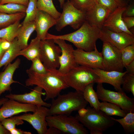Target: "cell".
I'll use <instances>...</instances> for the list:
<instances>
[{
	"label": "cell",
	"instance_id": "1",
	"mask_svg": "<svg viewBox=\"0 0 134 134\" xmlns=\"http://www.w3.org/2000/svg\"><path fill=\"white\" fill-rule=\"evenodd\" d=\"M28 76L25 83L27 86L36 85L41 88L45 93V100L53 99L61 91L69 87L58 73L57 69L50 70L45 74H39L29 69L26 70Z\"/></svg>",
	"mask_w": 134,
	"mask_h": 134
},
{
	"label": "cell",
	"instance_id": "2",
	"mask_svg": "<svg viewBox=\"0 0 134 134\" xmlns=\"http://www.w3.org/2000/svg\"><path fill=\"white\" fill-rule=\"evenodd\" d=\"M100 29L90 25L86 21L75 31L65 34L56 35L48 33L45 39H59L72 43L77 48L90 51L94 49L99 39Z\"/></svg>",
	"mask_w": 134,
	"mask_h": 134
},
{
	"label": "cell",
	"instance_id": "3",
	"mask_svg": "<svg viewBox=\"0 0 134 134\" xmlns=\"http://www.w3.org/2000/svg\"><path fill=\"white\" fill-rule=\"evenodd\" d=\"M75 116L78 121L89 130L91 134H102L113 126L115 121L100 110L87 106L78 111Z\"/></svg>",
	"mask_w": 134,
	"mask_h": 134
},
{
	"label": "cell",
	"instance_id": "4",
	"mask_svg": "<svg viewBox=\"0 0 134 134\" xmlns=\"http://www.w3.org/2000/svg\"><path fill=\"white\" fill-rule=\"evenodd\" d=\"M52 99L48 116L69 115L73 111L85 108L88 103L84 99L82 92L75 91L60 94Z\"/></svg>",
	"mask_w": 134,
	"mask_h": 134
},
{
	"label": "cell",
	"instance_id": "5",
	"mask_svg": "<svg viewBox=\"0 0 134 134\" xmlns=\"http://www.w3.org/2000/svg\"><path fill=\"white\" fill-rule=\"evenodd\" d=\"M59 74L69 87L82 92L87 85L97 83L99 79L93 69L79 65L65 74Z\"/></svg>",
	"mask_w": 134,
	"mask_h": 134
},
{
	"label": "cell",
	"instance_id": "6",
	"mask_svg": "<svg viewBox=\"0 0 134 134\" xmlns=\"http://www.w3.org/2000/svg\"><path fill=\"white\" fill-rule=\"evenodd\" d=\"M62 8V12L55 25L57 31L68 26L77 30L86 21L85 12L75 7L69 0L65 2Z\"/></svg>",
	"mask_w": 134,
	"mask_h": 134
},
{
	"label": "cell",
	"instance_id": "7",
	"mask_svg": "<svg viewBox=\"0 0 134 134\" xmlns=\"http://www.w3.org/2000/svg\"><path fill=\"white\" fill-rule=\"evenodd\" d=\"M48 127H53L61 132L68 134H87L88 132L76 116L59 114L47 116Z\"/></svg>",
	"mask_w": 134,
	"mask_h": 134
},
{
	"label": "cell",
	"instance_id": "8",
	"mask_svg": "<svg viewBox=\"0 0 134 134\" xmlns=\"http://www.w3.org/2000/svg\"><path fill=\"white\" fill-rule=\"evenodd\" d=\"M99 100L114 104L127 113L134 112V98L128 97L124 92H116L105 89L102 83H98L96 92Z\"/></svg>",
	"mask_w": 134,
	"mask_h": 134
},
{
	"label": "cell",
	"instance_id": "9",
	"mask_svg": "<svg viewBox=\"0 0 134 134\" xmlns=\"http://www.w3.org/2000/svg\"><path fill=\"white\" fill-rule=\"evenodd\" d=\"M39 57L46 68L52 70L59 67V57L61 54L60 47L52 39L40 40Z\"/></svg>",
	"mask_w": 134,
	"mask_h": 134
},
{
	"label": "cell",
	"instance_id": "10",
	"mask_svg": "<svg viewBox=\"0 0 134 134\" xmlns=\"http://www.w3.org/2000/svg\"><path fill=\"white\" fill-rule=\"evenodd\" d=\"M101 53L103 57L102 69L123 72L124 67L120 50L108 42H103Z\"/></svg>",
	"mask_w": 134,
	"mask_h": 134
},
{
	"label": "cell",
	"instance_id": "11",
	"mask_svg": "<svg viewBox=\"0 0 134 134\" xmlns=\"http://www.w3.org/2000/svg\"><path fill=\"white\" fill-rule=\"evenodd\" d=\"M33 114L27 113L17 116L20 119L29 123L38 134H46L48 128L46 117L48 116L49 108L46 107L37 106Z\"/></svg>",
	"mask_w": 134,
	"mask_h": 134
},
{
	"label": "cell",
	"instance_id": "12",
	"mask_svg": "<svg viewBox=\"0 0 134 134\" xmlns=\"http://www.w3.org/2000/svg\"><path fill=\"white\" fill-rule=\"evenodd\" d=\"M53 39L61 50L59 59L60 66L57 69L58 72L61 74H65L78 65L75 59L74 49L71 44L67 43L64 40L59 39Z\"/></svg>",
	"mask_w": 134,
	"mask_h": 134
},
{
	"label": "cell",
	"instance_id": "13",
	"mask_svg": "<svg viewBox=\"0 0 134 134\" xmlns=\"http://www.w3.org/2000/svg\"><path fill=\"white\" fill-rule=\"evenodd\" d=\"M99 39L103 42L110 43L120 50L134 44V35L124 32H114L103 27L100 30Z\"/></svg>",
	"mask_w": 134,
	"mask_h": 134
},
{
	"label": "cell",
	"instance_id": "14",
	"mask_svg": "<svg viewBox=\"0 0 134 134\" xmlns=\"http://www.w3.org/2000/svg\"><path fill=\"white\" fill-rule=\"evenodd\" d=\"M74 54L75 62L78 65L93 69H102V53L99 51L96 46L94 50L90 51L77 48L74 49Z\"/></svg>",
	"mask_w": 134,
	"mask_h": 134
},
{
	"label": "cell",
	"instance_id": "15",
	"mask_svg": "<svg viewBox=\"0 0 134 134\" xmlns=\"http://www.w3.org/2000/svg\"><path fill=\"white\" fill-rule=\"evenodd\" d=\"M0 108V121L21 113L34 112L36 106L33 104L19 102L8 99Z\"/></svg>",
	"mask_w": 134,
	"mask_h": 134
},
{
	"label": "cell",
	"instance_id": "16",
	"mask_svg": "<svg viewBox=\"0 0 134 134\" xmlns=\"http://www.w3.org/2000/svg\"><path fill=\"white\" fill-rule=\"evenodd\" d=\"M43 90L41 88L36 86L30 93L21 94L10 93L5 95V97L21 103L50 107L51 103L44 101L42 98V95H45V92H43Z\"/></svg>",
	"mask_w": 134,
	"mask_h": 134
},
{
	"label": "cell",
	"instance_id": "17",
	"mask_svg": "<svg viewBox=\"0 0 134 134\" xmlns=\"http://www.w3.org/2000/svg\"><path fill=\"white\" fill-rule=\"evenodd\" d=\"M57 20L48 13L38 10L34 20L36 37L40 40L45 39L48 30L55 26Z\"/></svg>",
	"mask_w": 134,
	"mask_h": 134
},
{
	"label": "cell",
	"instance_id": "18",
	"mask_svg": "<svg viewBox=\"0 0 134 134\" xmlns=\"http://www.w3.org/2000/svg\"><path fill=\"white\" fill-rule=\"evenodd\" d=\"M126 7H118L110 13L105 21L103 27L114 32H124L134 35L127 28L122 19V14Z\"/></svg>",
	"mask_w": 134,
	"mask_h": 134
},
{
	"label": "cell",
	"instance_id": "19",
	"mask_svg": "<svg viewBox=\"0 0 134 134\" xmlns=\"http://www.w3.org/2000/svg\"><path fill=\"white\" fill-rule=\"evenodd\" d=\"M98 76L99 79L97 83L109 84L117 91L124 92L121 87L122 78L127 72L126 71L121 72L116 71H106L99 68L93 69Z\"/></svg>",
	"mask_w": 134,
	"mask_h": 134
},
{
	"label": "cell",
	"instance_id": "20",
	"mask_svg": "<svg viewBox=\"0 0 134 134\" xmlns=\"http://www.w3.org/2000/svg\"><path fill=\"white\" fill-rule=\"evenodd\" d=\"M85 13L86 21L91 25L100 30L111 13L105 8L96 2L94 6Z\"/></svg>",
	"mask_w": 134,
	"mask_h": 134
},
{
	"label": "cell",
	"instance_id": "21",
	"mask_svg": "<svg viewBox=\"0 0 134 134\" xmlns=\"http://www.w3.org/2000/svg\"><path fill=\"white\" fill-rule=\"evenodd\" d=\"M21 63L18 58L13 63H10L6 67L4 71L0 72V97L6 91H11V85L13 83H20L13 79L14 74L18 68Z\"/></svg>",
	"mask_w": 134,
	"mask_h": 134
},
{
	"label": "cell",
	"instance_id": "22",
	"mask_svg": "<svg viewBox=\"0 0 134 134\" xmlns=\"http://www.w3.org/2000/svg\"><path fill=\"white\" fill-rule=\"evenodd\" d=\"M35 29L34 21L22 24L19 30L17 37L21 50L25 48L28 46L29 38Z\"/></svg>",
	"mask_w": 134,
	"mask_h": 134
},
{
	"label": "cell",
	"instance_id": "23",
	"mask_svg": "<svg viewBox=\"0 0 134 134\" xmlns=\"http://www.w3.org/2000/svg\"><path fill=\"white\" fill-rule=\"evenodd\" d=\"M40 41L36 36L32 39L30 44L26 48L20 51L18 56H22L31 61L36 58L39 57Z\"/></svg>",
	"mask_w": 134,
	"mask_h": 134
},
{
	"label": "cell",
	"instance_id": "24",
	"mask_svg": "<svg viewBox=\"0 0 134 134\" xmlns=\"http://www.w3.org/2000/svg\"><path fill=\"white\" fill-rule=\"evenodd\" d=\"M21 50L17 37L11 42L9 48L5 52L0 61V68L3 66L6 67L17 57Z\"/></svg>",
	"mask_w": 134,
	"mask_h": 134
},
{
	"label": "cell",
	"instance_id": "25",
	"mask_svg": "<svg viewBox=\"0 0 134 134\" xmlns=\"http://www.w3.org/2000/svg\"><path fill=\"white\" fill-rule=\"evenodd\" d=\"M22 24L17 21L0 30V39L12 42L17 37L19 30Z\"/></svg>",
	"mask_w": 134,
	"mask_h": 134
},
{
	"label": "cell",
	"instance_id": "26",
	"mask_svg": "<svg viewBox=\"0 0 134 134\" xmlns=\"http://www.w3.org/2000/svg\"><path fill=\"white\" fill-rule=\"evenodd\" d=\"M94 83H90L87 85L83 92L84 98L89 103L91 107L97 110H100V102L99 100L96 92L94 90L93 86Z\"/></svg>",
	"mask_w": 134,
	"mask_h": 134
},
{
	"label": "cell",
	"instance_id": "27",
	"mask_svg": "<svg viewBox=\"0 0 134 134\" xmlns=\"http://www.w3.org/2000/svg\"><path fill=\"white\" fill-rule=\"evenodd\" d=\"M99 109L110 116H116L123 117L127 113L118 106L106 101H102L100 102Z\"/></svg>",
	"mask_w": 134,
	"mask_h": 134
},
{
	"label": "cell",
	"instance_id": "28",
	"mask_svg": "<svg viewBox=\"0 0 134 134\" xmlns=\"http://www.w3.org/2000/svg\"><path fill=\"white\" fill-rule=\"evenodd\" d=\"M37 6L38 10L48 13L56 19L61 15V13L56 8L53 0H37Z\"/></svg>",
	"mask_w": 134,
	"mask_h": 134
},
{
	"label": "cell",
	"instance_id": "29",
	"mask_svg": "<svg viewBox=\"0 0 134 134\" xmlns=\"http://www.w3.org/2000/svg\"><path fill=\"white\" fill-rule=\"evenodd\" d=\"M26 13L19 12L9 14L0 12V28H3L25 18Z\"/></svg>",
	"mask_w": 134,
	"mask_h": 134
},
{
	"label": "cell",
	"instance_id": "30",
	"mask_svg": "<svg viewBox=\"0 0 134 134\" xmlns=\"http://www.w3.org/2000/svg\"><path fill=\"white\" fill-rule=\"evenodd\" d=\"M115 121L119 123L123 128L126 134H129L134 132V112L127 113L123 118L116 119L111 117Z\"/></svg>",
	"mask_w": 134,
	"mask_h": 134
},
{
	"label": "cell",
	"instance_id": "31",
	"mask_svg": "<svg viewBox=\"0 0 134 134\" xmlns=\"http://www.w3.org/2000/svg\"><path fill=\"white\" fill-rule=\"evenodd\" d=\"M27 6L21 4L8 3L0 4V12L11 14L19 12H26Z\"/></svg>",
	"mask_w": 134,
	"mask_h": 134
},
{
	"label": "cell",
	"instance_id": "32",
	"mask_svg": "<svg viewBox=\"0 0 134 134\" xmlns=\"http://www.w3.org/2000/svg\"><path fill=\"white\" fill-rule=\"evenodd\" d=\"M37 0H29L26 11L24 19L22 24L34 21L38 9L37 6Z\"/></svg>",
	"mask_w": 134,
	"mask_h": 134
},
{
	"label": "cell",
	"instance_id": "33",
	"mask_svg": "<svg viewBox=\"0 0 134 134\" xmlns=\"http://www.w3.org/2000/svg\"><path fill=\"white\" fill-rule=\"evenodd\" d=\"M124 67L134 60V44L128 46L120 50Z\"/></svg>",
	"mask_w": 134,
	"mask_h": 134
},
{
	"label": "cell",
	"instance_id": "34",
	"mask_svg": "<svg viewBox=\"0 0 134 134\" xmlns=\"http://www.w3.org/2000/svg\"><path fill=\"white\" fill-rule=\"evenodd\" d=\"M121 85L123 91L131 92L134 96V74L127 72L125 74L122 78Z\"/></svg>",
	"mask_w": 134,
	"mask_h": 134
},
{
	"label": "cell",
	"instance_id": "35",
	"mask_svg": "<svg viewBox=\"0 0 134 134\" xmlns=\"http://www.w3.org/2000/svg\"><path fill=\"white\" fill-rule=\"evenodd\" d=\"M77 9L86 12L96 3L95 0H67Z\"/></svg>",
	"mask_w": 134,
	"mask_h": 134
},
{
	"label": "cell",
	"instance_id": "36",
	"mask_svg": "<svg viewBox=\"0 0 134 134\" xmlns=\"http://www.w3.org/2000/svg\"><path fill=\"white\" fill-rule=\"evenodd\" d=\"M1 122L5 128L9 132L16 127V126L22 125L24 121L18 118L17 116H12L5 119Z\"/></svg>",
	"mask_w": 134,
	"mask_h": 134
},
{
	"label": "cell",
	"instance_id": "37",
	"mask_svg": "<svg viewBox=\"0 0 134 134\" xmlns=\"http://www.w3.org/2000/svg\"><path fill=\"white\" fill-rule=\"evenodd\" d=\"M30 70L36 73L39 74H45L49 72L50 70L47 69L43 65L40 59L38 57L33 60Z\"/></svg>",
	"mask_w": 134,
	"mask_h": 134
},
{
	"label": "cell",
	"instance_id": "38",
	"mask_svg": "<svg viewBox=\"0 0 134 134\" xmlns=\"http://www.w3.org/2000/svg\"><path fill=\"white\" fill-rule=\"evenodd\" d=\"M95 1L96 3L105 8L110 13L118 7L113 0H95Z\"/></svg>",
	"mask_w": 134,
	"mask_h": 134
},
{
	"label": "cell",
	"instance_id": "39",
	"mask_svg": "<svg viewBox=\"0 0 134 134\" xmlns=\"http://www.w3.org/2000/svg\"><path fill=\"white\" fill-rule=\"evenodd\" d=\"M29 0H1L0 4L13 3L21 4L27 6Z\"/></svg>",
	"mask_w": 134,
	"mask_h": 134
},
{
	"label": "cell",
	"instance_id": "40",
	"mask_svg": "<svg viewBox=\"0 0 134 134\" xmlns=\"http://www.w3.org/2000/svg\"><path fill=\"white\" fill-rule=\"evenodd\" d=\"M122 19L125 25L129 30L134 27V16L122 17Z\"/></svg>",
	"mask_w": 134,
	"mask_h": 134
},
{
	"label": "cell",
	"instance_id": "41",
	"mask_svg": "<svg viewBox=\"0 0 134 134\" xmlns=\"http://www.w3.org/2000/svg\"><path fill=\"white\" fill-rule=\"evenodd\" d=\"M132 16H134V5L133 4L127 6L122 14V17Z\"/></svg>",
	"mask_w": 134,
	"mask_h": 134
},
{
	"label": "cell",
	"instance_id": "42",
	"mask_svg": "<svg viewBox=\"0 0 134 134\" xmlns=\"http://www.w3.org/2000/svg\"><path fill=\"white\" fill-rule=\"evenodd\" d=\"M46 134H60L62 133L57 128L53 127H49Z\"/></svg>",
	"mask_w": 134,
	"mask_h": 134
},
{
	"label": "cell",
	"instance_id": "43",
	"mask_svg": "<svg viewBox=\"0 0 134 134\" xmlns=\"http://www.w3.org/2000/svg\"><path fill=\"white\" fill-rule=\"evenodd\" d=\"M118 7H127L128 5L129 0H113Z\"/></svg>",
	"mask_w": 134,
	"mask_h": 134
},
{
	"label": "cell",
	"instance_id": "44",
	"mask_svg": "<svg viewBox=\"0 0 134 134\" xmlns=\"http://www.w3.org/2000/svg\"><path fill=\"white\" fill-rule=\"evenodd\" d=\"M10 134H31L32 133L29 132L25 131L20 129L16 128L11 130L10 132Z\"/></svg>",
	"mask_w": 134,
	"mask_h": 134
},
{
	"label": "cell",
	"instance_id": "45",
	"mask_svg": "<svg viewBox=\"0 0 134 134\" xmlns=\"http://www.w3.org/2000/svg\"><path fill=\"white\" fill-rule=\"evenodd\" d=\"M127 73L134 74V60L126 66L125 67Z\"/></svg>",
	"mask_w": 134,
	"mask_h": 134
},
{
	"label": "cell",
	"instance_id": "46",
	"mask_svg": "<svg viewBox=\"0 0 134 134\" xmlns=\"http://www.w3.org/2000/svg\"><path fill=\"white\" fill-rule=\"evenodd\" d=\"M0 134H10V132L6 129L0 121Z\"/></svg>",
	"mask_w": 134,
	"mask_h": 134
},
{
	"label": "cell",
	"instance_id": "47",
	"mask_svg": "<svg viewBox=\"0 0 134 134\" xmlns=\"http://www.w3.org/2000/svg\"><path fill=\"white\" fill-rule=\"evenodd\" d=\"M2 39H0V61L5 51L1 47V43Z\"/></svg>",
	"mask_w": 134,
	"mask_h": 134
},
{
	"label": "cell",
	"instance_id": "48",
	"mask_svg": "<svg viewBox=\"0 0 134 134\" xmlns=\"http://www.w3.org/2000/svg\"><path fill=\"white\" fill-rule=\"evenodd\" d=\"M8 99L6 97L2 98L0 99V106L2 105L4 102Z\"/></svg>",
	"mask_w": 134,
	"mask_h": 134
},
{
	"label": "cell",
	"instance_id": "49",
	"mask_svg": "<svg viewBox=\"0 0 134 134\" xmlns=\"http://www.w3.org/2000/svg\"><path fill=\"white\" fill-rule=\"evenodd\" d=\"M59 2L60 7L62 8V7L65 3V0H58Z\"/></svg>",
	"mask_w": 134,
	"mask_h": 134
},
{
	"label": "cell",
	"instance_id": "50",
	"mask_svg": "<svg viewBox=\"0 0 134 134\" xmlns=\"http://www.w3.org/2000/svg\"><path fill=\"white\" fill-rule=\"evenodd\" d=\"M0 1H1V0H0Z\"/></svg>",
	"mask_w": 134,
	"mask_h": 134
}]
</instances>
